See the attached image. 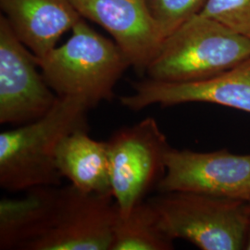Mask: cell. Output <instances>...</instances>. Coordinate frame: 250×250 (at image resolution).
I'll use <instances>...</instances> for the list:
<instances>
[{
    "label": "cell",
    "instance_id": "cell-1",
    "mask_svg": "<svg viewBox=\"0 0 250 250\" xmlns=\"http://www.w3.org/2000/svg\"><path fill=\"white\" fill-rule=\"evenodd\" d=\"M119 208L112 195L46 186L0 201L1 250H110Z\"/></svg>",
    "mask_w": 250,
    "mask_h": 250
},
{
    "label": "cell",
    "instance_id": "cell-2",
    "mask_svg": "<svg viewBox=\"0 0 250 250\" xmlns=\"http://www.w3.org/2000/svg\"><path fill=\"white\" fill-rule=\"evenodd\" d=\"M89 105L82 99L59 98L45 116L0 134V187L9 192L62 185L56 163L60 142L87 128Z\"/></svg>",
    "mask_w": 250,
    "mask_h": 250
},
{
    "label": "cell",
    "instance_id": "cell-3",
    "mask_svg": "<svg viewBox=\"0 0 250 250\" xmlns=\"http://www.w3.org/2000/svg\"><path fill=\"white\" fill-rule=\"evenodd\" d=\"M65 44L36 58L49 87L59 98L85 101L91 108L114 96V88L131 67L116 43L107 39L83 21L73 26Z\"/></svg>",
    "mask_w": 250,
    "mask_h": 250
},
{
    "label": "cell",
    "instance_id": "cell-4",
    "mask_svg": "<svg viewBox=\"0 0 250 250\" xmlns=\"http://www.w3.org/2000/svg\"><path fill=\"white\" fill-rule=\"evenodd\" d=\"M250 58V36L197 13L165 38L146 73L161 82L203 80Z\"/></svg>",
    "mask_w": 250,
    "mask_h": 250
},
{
    "label": "cell",
    "instance_id": "cell-5",
    "mask_svg": "<svg viewBox=\"0 0 250 250\" xmlns=\"http://www.w3.org/2000/svg\"><path fill=\"white\" fill-rule=\"evenodd\" d=\"M162 229L202 250H246L250 201L193 192H166L148 199Z\"/></svg>",
    "mask_w": 250,
    "mask_h": 250
},
{
    "label": "cell",
    "instance_id": "cell-6",
    "mask_svg": "<svg viewBox=\"0 0 250 250\" xmlns=\"http://www.w3.org/2000/svg\"><path fill=\"white\" fill-rule=\"evenodd\" d=\"M107 145L111 192L119 214L125 217L158 187L170 146L152 117L118 129Z\"/></svg>",
    "mask_w": 250,
    "mask_h": 250
},
{
    "label": "cell",
    "instance_id": "cell-7",
    "mask_svg": "<svg viewBox=\"0 0 250 250\" xmlns=\"http://www.w3.org/2000/svg\"><path fill=\"white\" fill-rule=\"evenodd\" d=\"M36 56L0 16V124L26 125L45 116L59 97L49 87Z\"/></svg>",
    "mask_w": 250,
    "mask_h": 250
},
{
    "label": "cell",
    "instance_id": "cell-8",
    "mask_svg": "<svg viewBox=\"0 0 250 250\" xmlns=\"http://www.w3.org/2000/svg\"><path fill=\"white\" fill-rule=\"evenodd\" d=\"M157 189L160 193L193 192L250 201V155L170 147Z\"/></svg>",
    "mask_w": 250,
    "mask_h": 250
},
{
    "label": "cell",
    "instance_id": "cell-9",
    "mask_svg": "<svg viewBox=\"0 0 250 250\" xmlns=\"http://www.w3.org/2000/svg\"><path fill=\"white\" fill-rule=\"evenodd\" d=\"M134 92L120 98L123 107L134 111L160 105L171 107L202 102L250 113V58L218 75L203 80L170 83L146 78L133 83Z\"/></svg>",
    "mask_w": 250,
    "mask_h": 250
},
{
    "label": "cell",
    "instance_id": "cell-10",
    "mask_svg": "<svg viewBox=\"0 0 250 250\" xmlns=\"http://www.w3.org/2000/svg\"><path fill=\"white\" fill-rule=\"evenodd\" d=\"M82 17L104 28L140 74L159 52L165 37L144 0H71Z\"/></svg>",
    "mask_w": 250,
    "mask_h": 250
},
{
    "label": "cell",
    "instance_id": "cell-11",
    "mask_svg": "<svg viewBox=\"0 0 250 250\" xmlns=\"http://www.w3.org/2000/svg\"><path fill=\"white\" fill-rule=\"evenodd\" d=\"M9 25L21 42L42 58L82 16L71 0H0Z\"/></svg>",
    "mask_w": 250,
    "mask_h": 250
},
{
    "label": "cell",
    "instance_id": "cell-12",
    "mask_svg": "<svg viewBox=\"0 0 250 250\" xmlns=\"http://www.w3.org/2000/svg\"><path fill=\"white\" fill-rule=\"evenodd\" d=\"M56 163L62 177L81 191L112 195L107 141L91 138L87 128L75 130L63 138L56 151Z\"/></svg>",
    "mask_w": 250,
    "mask_h": 250
},
{
    "label": "cell",
    "instance_id": "cell-13",
    "mask_svg": "<svg viewBox=\"0 0 250 250\" xmlns=\"http://www.w3.org/2000/svg\"><path fill=\"white\" fill-rule=\"evenodd\" d=\"M173 240L164 232L148 199L125 217H117L110 250H170Z\"/></svg>",
    "mask_w": 250,
    "mask_h": 250
},
{
    "label": "cell",
    "instance_id": "cell-14",
    "mask_svg": "<svg viewBox=\"0 0 250 250\" xmlns=\"http://www.w3.org/2000/svg\"><path fill=\"white\" fill-rule=\"evenodd\" d=\"M152 18L166 38L185 21L199 13L207 0H144Z\"/></svg>",
    "mask_w": 250,
    "mask_h": 250
},
{
    "label": "cell",
    "instance_id": "cell-15",
    "mask_svg": "<svg viewBox=\"0 0 250 250\" xmlns=\"http://www.w3.org/2000/svg\"><path fill=\"white\" fill-rule=\"evenodd\" d=\"M199 13L238 34H250V0H207Z\"/></svg>",
    "mask_w": 250,
    "mask_h": 250
},
{
    "label": "cell",
    "instance_id": "cell-16",
    "mask_svg": "<svg viewBox=\"0 0 250 250\" xmlns=\"http://www.w3.org/2000/svg\"><path fill=\"white\" fill-rule=\"evenodd\" d=\"M246 250H250V233H249V238H248V243H247V247Z\"/></svg>",
    "mask_w": 250,
    "mask_h": 250
},
{
    "label": "cell",
    "instance_id": "cell-17",
    "mask_svg": "<svg viewBox=\"0 0 250 250\" xmlns=\"http://www.w3.org/2000/svg\"><path fill=\"white\" fill-rule=\"evenodd\" d=\"M250 36V35H249V36Z\"/></svg>",
    "mask_w": 250,
    "mask_h": 250
}]
</instances>
